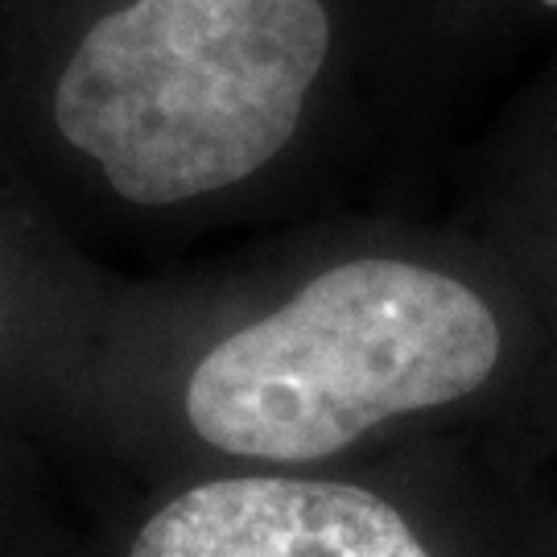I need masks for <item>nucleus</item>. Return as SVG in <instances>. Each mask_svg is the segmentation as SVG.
<instances>
[{"mask_svg":"<svg viewBox=\"0 0 557 557\" xmlns=\"http://www.w3.org/2000/svg\"><path fill=\"white\" fill-rule=\"evenodd\" d=\"M326 50L322 0H128L62 66L54 120L120 199L170 207L277 158Z\"/></svg>","mask_w":557,"mask_h":557,"instance_id":"f257e3e1","label":"nucleus"},{"mask_svg":"<svg viewBox=\"0 0 557 557\" xmlns=\"http://www.w3.org/2000/svg\"><path fill=\"white\" fill-rule=\"evenodd\" d=\"M496 359V314L475 289L409 260H351L211 347L186 418L227 455L314 462L475 393Z\"/></svg>","mask_w":557,"mask_h":557,"instance_id":"f03ea898","label":"nucleus"},{"mask_svg":"<svg viewBox=\"0 0 557 557\" xmlns=\"http://www.w3.org/2000/svg\"><path fill=\"white\" fill-rule=\"evenodd\" d=\"M128 557H430L393 504L314 479H215L170 499Z\"/></svg>","mask_w":557,"mask_h":557,"instance_id":"7ed1b4c3","label":"nucleus"},{"mask_svg":"<svg viewBox=\"0 0 557 557\" xmlns=\"http://www.w3.org/2000/svg\"><path fill=\"white\" fill-rule=\"evenodd\" d=\"M545 4H557V0H545Z\"/></svg>","mask_w":557,"mask_h":557,"instance_id":"20e7f679","label":"nucleus"}]
</instances>
